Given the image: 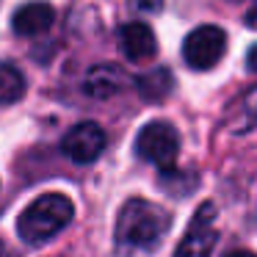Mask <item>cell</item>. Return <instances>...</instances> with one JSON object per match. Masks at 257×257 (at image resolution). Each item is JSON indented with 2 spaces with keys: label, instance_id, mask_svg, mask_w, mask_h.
<instances>
[{
  "label": "cell",
  "instance_id": "6da1fadb",
  "mask_svg": "<svg viewBox=\"0 0 257 257\" xmlns=\"http://www.w3.org/2000/svg\"><path fill=\"white\" fill-rule=\"evenodd\" d=\"M169 213L147 199H127L116 218V243L122 249H152L166 235Z\"/></svg>",
  "mask_w": 257,
  "mask_h": 257
},
{
  "label": "cell",
  "instance_id": "7a4b0ae2",
  "mask_svg": "<svg viewBox=\"0 0 257 257\" xmlns=\"http://www.w3.org/2000/svg\"><path fill=\"white\" fill-rule=\"evenodd\" d=\"M72 202L64 194H45L34 199L17 218V232L28 243H47L72 221Z\"/></svg>",
  "mask_w": 257,
  "mask_h": 257
},
{
  "label": "cell",
  "instance_id": "3957f363",
  "mask_svg": "<svg viewBox=\"0 0 257 257\" xmlns=\"http://www.w3.org/2000/svg\"><path fill=\"white\" fill-rule=\"evenodd\" d=\"M180 152V139L177 130L169 122H150L139 130L136 139V155L144 158L147 163H155L158 169H172Z\"/></svg>",
  "mask_w": 257,
  "mask_h": 257
},
{
  "label": "cell",
  "instance_id": "277c9868",
  "mask_svg": "<svg viewBox=\"0 0 257 257\" xmlns=\"http://www.w3.org/2000/svg\"><path fill=\"white\" fill-rule=\"evenodd\" d=\"M227 50V34L218 25H199L183 42V58L191 69H210Z\"/></svg>",
  "mask_w": 257,
  "mask_h": 257
},
{
  "label": "cell",
  "instance_id": "5b68a950",
  "mask_svg": "<svg viewBox=\"0 0 257 257\" xmlns=\"http://www.w3.org/2000/svg\"><path fill=\"white\" fill-rule=\"evenodd\" d=\"M216 205L213 202H205L199 210L194 213L188 229H185L183 240L174 249V257H210L213 246H216Z\"/></svg>",
  "mask_w": 257,
  "mask_h": 257
},
{
  "label": "cell",
  "instance_id": "8992f818",
  "mask_svg": "<svg viewBox=\"0 0 257 257\" xmlns=\"http://www.w3.org/2000/svg\"><path fill=\"white\" fill-rule=\"evenodd\" d=\"M105 150V130L94 122H80L64 136L61 152L72 158L75 163H91L102 155Z\"/></svg>",
  "mask_w": 257,
  "mask_h": 257
},
{
  "label": "cell",
  "instance_id": "52a82bcc",
  "mask_svg": "<svg viewBox=\"0 0 257 257\" xmlns=\"http://www.w3.org/2000/svg\"><path fill=\"white\" fill-rule=\"evenodd\" d=\"M53 20H56V12H53L50 3H42V0H34V3H25L23 9H17L12 17V28L17 36H42L50 31Z\"/></svg>",
  "mask_w": 257,
  "mask_h": 257
},
{
  "label": "cell",
  "instance_id": "ba28073f",
  "mask_svg": "<svg viewBox=\"0 0 257 257\" xmlns=\"http://www.w3.org/2000/svg\"><path fill=\"white\" fill-rule=\"evenodd\" d=\"M119 39H122L124 56H127L130 61H136V64L150 61V58L158 53L155 34H152V28L144 25V23H127L122 31H119Z\"/></svg>",
  "mask_w": 257,
  "mask_h": 257
},
{
  "label": "cell",
  "instance_id": "9c48e42d",
  "mask_svg": "<svg viewBox=\"0 0 257 257\" xmlns=\"http://www.w3.org/2000/svg\"><path fill=\"white\" fill-rule=\"evenodd\" d=\"M124 86H127V75H124L119 67H113V64L91 67L89 75H86V91H89L91 97H100V100L119 94Z\"/></svg>",
  "mask_w": 257,
  "mask_h": 257
},
{
  "label": "cell",
  "instance_id": "30bf717a",
  "mask_svg": "<svg viewBox=\"0 0 257 257\" xmlns=\"http://www.w3.org/2000/svg\"><path fill=\"white\" fill-rule=\"evenodd\" d=\"M229 133H246L257 124V86L246 89L232 105L227 108V116H224Z\"/></svg>",
  "mask_w": 257,
  "mask_h": 257
},
{
  "label": "cell",
  "instance_id": "8fae6325",
  "mask_svg": "<svg viewBox=\"0 0 257 257\" xmlns=\"http://www.w3.org/2000/svg\"><path fill=\"white\" fill-rule=\"evenodd\" d=\"M136 89H139V94L144 100L158 102V100H166L169 91L174 89V78L166 67H155V69H150V72L136 78Z\"/></svg>",
  "mask_w": 257,
  "mask_h": 257
},
{
  "label": "cell",
  "instance_id": "7c38bea8",
  "mask_svg": "<svg viewBox=\"0 0 257 257\" xmlns=\"http://www.w3.org/2000/svg\"><path fill=\"white\" fill-rule=\"evenodd\" d=\"M25 94V78L17 67L0 64V102H17Z\"/></svg>",
  "mask_w": 257,
  "mask_h": 257
},
{
  "label": "cell",
  "instance_id": "4fadbf2b",
  "mask_svg": "<svg viewBox=\"0 0 257 257\" xmlns=\"http://www.w3.org/2000/svg\"><path fill=\"white\" fill-rule=\"evenodd\" d=\"M133 12H141V14H155L163 9V0H127Z\"/></svg>",
  "mask_w": 257,
  "mask_h": 257
},
{
  "label": "cell",
  "instance_id": "5bb4252c",
  "mask_svg": "<svg viewBox=\"0 0 257 257\" xmlns=\"http://www.w3.org/2000/svg\"><path fill=\"white\" fill-rule=\"evenodd\" d=\"M246 67L251 69V72H257V45L249 50V56H246Z\"/></svg>",
  "mask_w": 257,
  "mask_h": 257
},
{
  "label": "cell",
  "instance_id": "9a60e30c",
  "mask_svg": "<svg viewBox=\"0 0 257 257\" xmlns=\"http://www.w3.org/2000/svg\"><path fill=\"white\" fill-rule=\"evenodd\" d=\"M246 25L257 31V3H254V6L249 9V12H246Z\"/></svg>",
  "mask_w": 257,
  "mask_h": 257
},
{
  "label": "cell",
  "instance_id": "2e32d148",
  "mask_svg": "<svg viewBox=\"0 0 257 257\" xmlns=\"http://www.w3.org/2000/svg\"><path fill=\"white\" fill-rule=\"evenodd\" d=\"M0 257H20V254L12 249V246H6L3 240H0Z\"/></svg>",
  "mask_w": 257,
  "mask_h": 257
},
{
  "label": "cell",
  "instance_id": "e0dca14e",
  "mask_svg": "<svg viewBox=\"0 0 257 257\" xmlns=\"http://www.w3.org/2000/svg\"><path fill=\"white\" fill-rule=\"evenodd\" d=\"M227 257H257L254 251H249V249H235V251H229Z\"/></svg>",
  "mask_w": 257,
  "mask_h": 257
}]
</instances>
